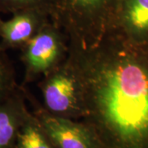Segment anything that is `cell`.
Instances as JSON below:
<instances>
[{
    "label": "cell",
    "instance_id": "obj_1",
    "mask_svg": "<svg viewBox=\"0 0 148 148\" xmlns=\"http://www.w3.org/2000/svg\"><path fill=\"white\" fill-rule=\"evenodd\" d=\"M69 57L101 147L148 148V44L110 29L93 47L69 44Z\"/></svg>",
    "mask_w": 148,
    "mask_h": 148
},
{
    "label": "cell",
    "instance_id": "obj_2",
    "mask_svg": "<svg viewBox=\"0 0 148 148\" xmlns=\"http://www.w3.org/2000/svg\"><path fill=\"white\" fill-rule=\"evenodd\" d=\"M122 0H53L51 20L62 29L68 43L95 46L113 26Z\"/></svg>",
    "mask_w": 148,
    "mask_h": 148
},
{
    "label": "cell",
    "instance_id": "obj_3",
    "mask_svg": "<svg viewBox=\"0 0 148 148\" xmlns=\"http://www.w3.org/2000/svg\"><path fill=\"white\" fill-rule=\"evenodd\" d=\"M42 106L53 116L82 120L85 108L79 80L71 59L68 58L38 82Z\"/></svg>",
    "mask_w": 148,
    "mask_h": 148
},
{
    "label": "cell",
    "instance_id": "obj_4",
    "mask_svg": "<svg viewBox=\"0 0 148 148\" xmlns=\"http://www.w3.org/2000/svg\"><path fill=\"white\" fill-rule=\"evenodd\" d=\"M68 55L67 37L62 29L50 20L21 49L20 58L24 66V77L21 85L26 86L42 78L62 64Z\"/></svg>",
    "mask_w": 148,
    "mask_h": 148
},
{
    "label": "cell",
    "instance_id": "obj_5",
    "mask_svg": "<svg viewBox=\"0 0 148 148\" xmlns=\"http://www.w3.org/2000/svg\"><path fill=\"white\" fill-rule=\"evenodd\" d=\"M32 112L41 123L55 148H101L90 127L82 120L53 116L26 87Z\"/></svg>",
    "mask_w": 148,
    "mask_h": 148
},
{
    "label": "cell",
    "instance_id": "obj_6",
    "mask_svg": "<svg viewBox=\"0 0 148 148\" xmlns=\"http://www.w3.org/2000/svg\"><path fill=\"white\" fill-rule=\"evenodd\" d=\"M51 20L42 11L25 10L12 14L9 19L0 21V48L3 50L19 49L32 40Z\"/></svg>",
    "mask_w": 148,
    "mask_h": 148
},
{
    "label": "cell",
    "instance_id": "obj_7",
    "mask_svg": "<svg viewBox=\"0 0 148 148\" xmlns=\"http://www.w3.org/2000/svg\"><path fill=\"white\" fill-rule=\"evenodd\" d=\"M111 29L132 42L148 44V0H122Z\"/></svg>",
    "mask_w": 148,
    "mask_h": 148
},
{
    "label": "cell",
    "instance_id": "obj_8",
    "mask_svg": "<svg viewBox=\"0 0 148 148\" xmlns=\"http://www.w3.org/2000/svg\"><path fill=\"white\" fill-rule=\"evenodd\" d=\"M26 86H20L12 95L0 100V148H14L18 132L30 110Z\"/></svg>",
    "mask_w": 148,
    "mask_h": 148
},
{
    "label": "cell",
    "instance_id": "obj_9",
    "mask_svg": "<svg viewBox=\"0 0 148 148\" xmlns=\"http://www.w3.org/2000/svg\"><path fill=\"white\" fill-rule=\"evenodd\" d=\"M14 148H55L41 123L30 110L18 132Z\"/></svg>",
    "mask_w": 148,
    "mask_h": 148
},
{
    "label": "cell",
    "instance_id": "obj_10",
    "mask_svg": "<svg viewBox=\"0 0 148 148\" xmlns=\"http://www.w3.org/2000/svg\"><path fill=\"white\" fill-rule=\"evenodd\" d=\"M20 86L16 82L14 65L7 51L0 48V100L14 93Z\"/></svg>",
    "mask_w": 148,
    "mask_h": 148
},
{
    "label": "cell",
    "instance_id": "obj_11",
    "mask_svg": "<svg viewBox=\"0 0 148 148\" xmlns=\"http://www.w3.org/2000/svg\"><path fill=\"white\" fill-rule=\"evenodd\" d=\"M25 10H39L51 16L53 0H0V13L13 14Z\"/></svg>",
    "mask_w": 148,
    "mask_h": 148
},
{
    "label": "cell",
    "instance_id": "obj_12",
    "mask_svg": "<svg viewBox=\"0 0 148 148\" xmlns=\"http://www.w3.org/2000/svg\"><path fill=\"white\" fill-rule=\"evenodd\" d=\"M1 20H2V18H1V16H0V21H1Z\"/></svg>",
    "mask_w": 148,
    "mask_h": 148
}]
</instances>
